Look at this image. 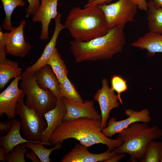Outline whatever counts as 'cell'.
<instances>
[{"label":"cell","mask_w":162,"mask_h":162,"mask_svg":"<svg viewBox=\"0 0 162 162\" xmlns=\"http://www.w3.org/2000/svg\"><path fill=\"white\" fill-rule=\"evenodd\" d=\"M101 121L87 118L63 122L56 129L49 142L52 146L62 143L67 139H74L80 143L90 147L98 144L106 145L111 151L120 146L123 142L120 140L111 139L102 132Z\"/></svg>","instance_id":"1"},{"label":"cell","mask_w":162,"mask_h":162,"mask_svg":"<svg viewBox=\"0 0 162 162\" xmlns=\"http://www.w3.org/2000/svg\"><path fill=\"white\" fill-rule=\"evenodd\" d=\"M125 43L124 28L117 27L105 34L88 41L74 40L70 42V49L76 62L110 59L121 52Z\"/></svg>","instance_id":"2"},{"label":"cell","mask_w":162,"mask_h":162,"mask_svg":"<svg viewBox=\"0 0 162 162\" xmlns=\"http://www.w3.org/2000/svg\"><path fill=\"white\" fill-rule=\"evenodd\" d=\"M64 26L74 40L85 42L103 36L110 30L98 5L73 7L69 12Z\"/></svg>","instance_id":"3"},{"label":"cell","mask_w":162,"mask_h":162,"mask_svg":"<svg viewBox=\"0 0 162 162\" xmlns=\"http://www.w3.org/2000/svg\"><path fill=\"white\" fill-rule=\"evenodd\" d=\"M162 138V129L157 126L150 127L148 123L137 122L118 133L117 139L123 143L112 151L117 154H128L131 162H141L149 142Z\"/></svg>","instance_id":"4"},{"label":"cell","mask_w":162,"mask_h":162,"mask_svg":"<svg viewBox=\"0 0 162 162\" xmlns=\"http://www.w3.org/2000/svg\"><path fill=\"white\" fill-rule=\"evenodd\" d=\"M20 80V86L26 96L25 104L27 106L43 116L55 107L58 99L50 90L39 86L34 73L25 70Z\"/></svg>","instance_id":"5"},{"label":"cell","mask_w":162,"mask_h":162,"mask_svg":"<svg viewBox=\"0 0 162 162\" xmlns=\"http://www.w3.org/2000/svg\"><path fill=\"white\" fill-rule=\"evenodd\" d=\"M25 95L23 91L18 99L15 110L16 115L19 116L21 119V130L23 135L29 140L52 146L50 142L41 141L42 133L47 127L46 122L43 115L25 104Z\"/></svg>","instance_id":"6"},{"label":"cell","mask_w":162,"mask_h":162,"mask_svg":"<svg viewBox=\"0 0 162 162\" xmlns=\"http://www.w3.org/2000/svg\"><path fill=\"white\" fill-rule=\"evenodd\" d=\"M98 6L104 13L110 30L117 27L124 28L127 23L133 22L138 9L131 0H118Z\"/></svg>","instance_id":"7"},{"label":"cell","mask_w":162,"mask_h":162,"mask_svg":"<svg viewBox=\"0 0 162 162\" xmlns=\"http://www.w3.org/2000/svg\"><path fill=\"white\" fill-rule=\"evenodd\" d=\"M26 24V21L22 20L18 26L12 27L9 32L3 33L0 28V35L5 44L7 54L23 57L30 52L31 45L25 41L24 34V29Z\"/></svg>","instance_id":"8"},{"label":"cell","mask_w":162,"mask_h":162,"mask_svg":"<svg viewBox=\"0 0 162 162\" xmlns=\"http://www.w3.org/2000/svg\"><path fill=\"white\" fill-rule=\"evenodd\" d=\"M124 113L128 117L125 119L119 121H116L114 117L110 119L107 126L102 130L104 135L111 138L113 135L119 133L132 124L137 122L148 123L151 121L150 112L147 108L139 111L129 108L126 110Z\"/></svg>","instance_id":"9"},{"label":"cell","mask_w":162,"mask_h":162,"mask_svg":"<svg viewBox=\"0 0 162 162\" xmlns=\"http://www.w3.org/2000/svg\"><path fill=\"white\" fill-rule=\"evenodd\" d=\"M66 112L63 122L71 121L81 118H87L101 121V116L94 107V102L87 100L83 102L76 101L62 97Z\"/></svg>","instance_id":"10"},{"label":"cell","mask_w":162,"mask_h":162,"mask_svg":"<svg viewBox=\"0 0 162 162\" xmlns=\"http://www.w3.org/2000/svg\"><path fill=\"white\" fill-rule=\"evenodd\" d=\"M102 83V87L98 90L94 99L98 102L100 106L101 116V127L102 129L107 126L110 111L118 107L120 103L118 102V97L115 91L109 87L108 80L103 79Z\"/></svg>","instance_id":"11"},{"label":"cell","mask_w":162,"mask_h":162,"mask_svg":"<svg viewBox=\"0 0 162 162\" xmlns=\"http://www.w3.org/2000/svg\"><path fill=\"white\" fill-rule=\"evenodd\" d=\"M20 76L15 78L9 86L0 94V115L4 114L9 119L16 116L15 110L19 98L23 90L19 88L18 82Z\"/></svg>","instance_id":"12"},{"label":"cell","mask_w":162,"mask_h":162,"mask_svg":"<svg viewBox=\"0 0 162 162\" xmlns=\"http://www.w3.org/2000/svg\"><path fill=\"white\" fill-rule=\"evenodd\" d=\"M59 0H40V4L37 12L33 15L32 21L40 22L41 24L40 38L42 40L49 39V28L51 20L54 19L58 13L57 12Z\"/></svg>","instance_id":"13"},{"label":"cell","mask_w":162,"mask_h":162,"mask_svg":"<svg viewBox=\"0 0 162 162\" xmlns=\"http://www.w3.org/2000/svg\"><path fill=\"white\" fill-rule=\"evenodd\" d=\"M87 147L81 144H77L62 158L61 162H104L117 153L113 151H107L101 153L90 152Z\"/></svg>","instance_id":"14"},{"label":"cell","mask_w":162,"mask_h":162,"mask_svg":"<svg viewBox=\"0 0 162 162\" xmlns=\"http://www.w3.org/2000/svg\"><path fill=\"white\" fill-rule=\"evenodd\" d=\"M66 112L65 106L61 98L58 99L56 105L52 110L44 115L47 127L42 133L41 141L49 142L54 132L63 122V119Z\"/></svg>","instance_id":"15"},{"label":"cell","mask_w":162,"mask_h":162,"mask_svg":"<svg viewBox=\"0 0 162 162\" xmlns=\"http://www.w3.org/2000/svg\"><path fill=\"white\" fill-rule=\"evenodd\" d=\"M61 14L58 13L55 19V26L51 38L45 47L42 55L38 60L32 65L27 67L25 70L35 73L46 65L48 61L56 48L57 40L60 32L65 28L64 25L61 22Z\"/></svg>","instance_id":"16"},{"label":"cell","mask_w":162,"mask_h":162,"mask_svg":"<svg viewBox=\"0 0 162 162\" xmlns=\"http://www.w3.org/2000/svg\"><path fill=\"white\" fill-rule=\"evenodd\" d=\"M36 81L42 89L51 91L58 99L63 97L58 80L51 68L46 65L34 73Z\"/></svg>","instance_id":"17"},{"label":"cell","mask_w":162,"mask_h":162,"mask_svg":"<svg viewBox=\"0 0 162 162\" xmlns=\"http://www.w3.org/2000/svg\"><path fill=\"white\" fill-rule=\"evenodd\" d=\"M132 46L147 51L146 57H152L158 52L162 53V34L149 32L131 44Z\"/></svg>","instance_id":"18"},{"label":"cell","mask_w":162,"mask_h":162,"mask_svg":"<svg viewBox=\"0 0 162 162\" xmlns=\"http://www.w3.org/2000/svg\"><path fill=\"white\" fill-rule=\"evenodd\" d=\"M13 125L10 131L7 134L0 138L1 146L5 148L6 154L18 145L27 142L40 143L24 138L20 134L21 128L20 121L16 119H13Z\"/></svg>","instance_id":"19"},{"label":"cell","mask_w":162,"mask_h":162,"mask_svg":"<svg viewBox=\"0 0 162 162\" xmlns=\"http://www.w3.org/2000/svg\"><path fill=\"white\" fill-rule=\"evenodd\" d=\"M148 27L149 32L162 34V8L155 7L151 0L148 2Z\"/></svg>","instance_id":"20"},{"label":"cell","mask_w":162,"mask_h":162,"mask_svg":"<svg viewBox=\"0 0 162 162\" xmlns=\"http://www.w3.org/2000/svg\"><path fill=\"white\" fill-rule=\"evenodd\" d=\"M22 69L18 63L7 59L0 64V89H3L12 78L22 75Z\"/></svg>","instance_id":"21"},{"label":"cell","mask_w":162,"mask_h":162,"mask_svg":"<svg viewBox=\"0 0 162 162\" xmlns=\"http://www.w3.org/2000/svg\"><path fill=\"white\" fill-rule=\"evenodd\" d=\"M49 65L56 75L59 82L61 83L68 73L66 66L57 49L56 48L48 61Z\"/></svg>","instance_id":"22"},{"label":"cell","mask_w":162,"mask_h":162,"mask_svg":"<svg viewBox=\"0 0 162 162\" xmlns=\"http://www.w3.org/2000/svg\"><path fill=\"white\" fill-rule=\"evenodd\" d=\"M5 13V18L2 26L4 29L10 31L12 27L11 22L12 14L17 7H24L26 2L23 0H1Z\"/></svg>","instance_id":"23"},{"label":"cell","mask_w":162,"mask_h":162,"mask_svg":"<svg viewBox=\"0 0 162 162\" xmlns=\"http://www.w3.org/2000/svg\"><path fill=\"white\" fill-rule=\"evenodd\" d=\"M26 144L27 148L36 154L41 162H52V160L50 157L52 152L55 150L60 149L62 146L61 143H58L53 147L48 149L44 147V145L42 143L27 142Z\"/></svg>","instance_id":"24"},{"label":"cell","mask_w":162,"mask_h":162,"mask_svg":"<svg viewBox=\"0 0 162 162\" xmlns=\"http://www.w3.org/2000/svg\"><path fill=\"white\" fill-rule=\"evenodd\" d=\"M152 140L148 144L141 162H159L162 156V142Z\"/></svg>","instance_id":"25"},{"label":"cell","mask_w":162,"mask_h":162,"mask_svg":"<svg viewBox=\"0 0 162 162\" xmlns=\"http://www.w3.org/2000/svg\"><path fill=\"white\" fill-rule=\"evenodd\" d=\"M59 84L60 92L63 97L73 101H84L68 76H66Z\"/></svg>","instance_id":"26"},{"label":"cell","mask_w":162,"mask_h":162,"mask_svg":"<svg viewBox=\"0 0 162 162\" xmlns=\"http://www.w3.org/2000/svg\"><path fill=\"white\" fill-rule=\"evenodd\" d=\"M27 148L26 143L17 145L6 155V161L8 162H26L25 157Z\"/></svg>","instance_id":"27"},{"label":"cell","mask_w":162,"mask_h":162,"mask_svg":"<svg viewBox=\"0 0 162 162\" xmlns=\"http://www.w3.org/2000/svg\"><path fill=\"white\" fill-rule=\"evenodd\" d=\"M111 88L117 92L118 100L121 104L123 105L121 94L128 89L127 80L121 76L114 75L111 78Z\"/></svg>","instance_id":"28"},{"label":"cell","mask_w":162,"mask_h":162,"mask_svg":"<svg viewBox=\"0 0 162 162\" xmlns=\"http://www.w3.org/2000/svg\"><path fill=\"white\" fill-rule=\"evenodd\" d=\"M29 4L26 11L27 15H34L37 11L40 5V0H27Z\"/></svg>","instance_id":"29"},{"label":"cell","mask_w":162,"mask_h":162,"mask_svg":"<svg viewBox=\"0 0 162 162\" xmlns=\"http://www.w3.org/2000/svg\"><path fill=\"white\" fill-rule=\"evenodd\" d=\"M13 120H7L0 122V134H1L8 133L13 125Z\"/></svg>","instance_id":"30"},{"label":"cell","mask_w":162,"mask_h":162,"mask_svg":"<svg viewBox=\"0 0 162 162\" xmlns=\"http://www.w3.org/2000/svg\"><path fill=\"white\" fill-rule=\"evenodd\" d=\"M7 54L5 44L2 36L0 35V64L4 63L7 61Z\"/></svg>","instance_id":"31"},{"label":"cell","mask_w":162,"mask_h":162,"mask_svg":"<svg viewBox=\"0 0 162 162\" xmlns=\"http://www.w3.org/2000/svg\"><path fill=\"white\" fill-rule=\"evenodd\" d=\"M136 5L138 8L144 11L146 13L148 10V2L146 0H131Z\"/></svg>","instance_id":"32"},{"label":"cell","mask_w":162,"mask_h":162,"mask_svg":"<svg viewBox=\"0 0 162 162\" xmlns=\"http://www.w3.org/2000/svg\"><path fill=\"white\" fill-rule=\"evenodd\" d=\"M25 156L33 162H41L40 160L36 154L32 150L30 152L26 153Z\"/></svg>","instance_id":"33"},{"label":"cell","mask_w":162,"mask_h":162,"mask_svg":"<svg viewBox=\"0 0 162 162\" xmlns=\"http://www.w3.org/2000/svg\"><path fill=\"white\" fill-rule=\"evenodd\" d=\"M126 154H116L104 162H118L125 156Z\"/></svg>","instance_id":"34"},{"label":"cell","mask_w":162,"mask_h":162,"mask_svg":"<svg viewBox=\"0 0 162 162\" xmlns=\"http://www.w3.org/2000/svg\"><path fill=\"white\" fill-rule=\"evenodd\" d=\"M112 0H94L91 3L86 4L84 7L93 5H101L104 4H108Z\"/></svg>","instance_id":"35"},{"label":"cell","mask_w":162,"mask_h":162,"mask_svg":"<svg viewBox=\"0 0 162 162\" xmlns=\"http://www.w3.org/2000/svg\"><path fill=\"white\" fill-rule=\"evenodd\" d=\"M6 151L5 148L1 146L0 148V160L2 162L6 161Z\"/></svg>","instance_id":"36"},{"label":"cell","mask_w":162,"mask_h":162,"mask_svg":"<svg viewBox=\"0 0 162 162\" xmlns=\"http://www.w3.org/2000/svg\"><path fill=\"white\" fill-rule=\"evenodd\" d=\"M154 6L157 8H162V0H151Z\"/></svg>","instance_id":"37"},{"label":"cell","mask_w":162,"mask_h":162,"mask_svg":"<svg viewBox=\"0 0 162 162\" xmlns=\"http://www.w3.org/2000/svg\"><path fill=\"white\" fill-rule=\"evenodd\" d=\"M94 0H88V2L86 4H89L92 3Z\"/></svg>","instance_id":"38"},{"label":"cell","mask_w":162,"mask_h":162,"mask_svg":"<svg viewBox=\"0 0 162 162\" xmlns=\"http://www.w3.org/2000/svg\"><path fill=\"white\" fill-rule=\"evenodd\" d=\"M160 162H162V157H161V158Z\"/></svg>","instance_id":"39"}]
</instances>
